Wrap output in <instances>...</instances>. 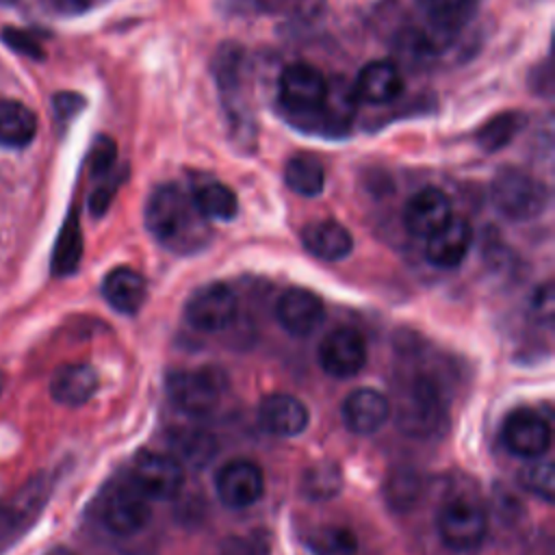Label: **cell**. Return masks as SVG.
<instances>
[{
	"instance_id": "obj_1",
	"label": "cell",
	"mask_w": 555,
	"mask_h": 555,
	"mask_svg": "<svg viewBox=\"0 0 555 555\" xmlns=\"http://www.w3.org/2000/svg\"><path fill=\"white\" fill-rule=\"evenodd\" d=\"M145 228L173 254H195L210 241L208 219L176 184H160L152 191L145 204Z\"/></svg>"
},
{
	"instance_id": "obj_2",
	"label": "cell",
	"mask_w": 555,
	"mask_h": 555,
	"mask_svg": "<svg viewBox=\"0 0 555 555\" xmlns=\"http://www.w3.org/2000/svg\"><path fill=\"white\" fill-rule=\"evenodd\" d=\"M397 427L410 438H434L447 427V403L438 382L427 373L412 375L397 405Z\"/></svg>"
},
{
	"instance_id": "obj_3",
	"label": "cell",
	"mask_w": 555,
	"mask_h": 555,
	"mask_svg": "<svg viewBox=\"0 0 555 555\" xmlns=\"http://www.w3.org/2000/svg\"><path fill=\"white\" fill-rule=\"evenodd\" d=\"M548 189L535 176L503 167L490 182V199L494 208L512 221H529L540 217L548 206Z\"/></svg>"
},
{
	"instance_id": "obj_4",
	"label": "cell",
	"mask_w": 555,
	"mask_h": 555,
	"mask_svg": "<svg viewBox=\"0 0 555 555\" xmlns=\"http://www.w3.org/2000/svg\"><path fill=\"white\" fill-rule=\"evenodd\" d=\"M225 384V375L217 366L184 369L169 373L167 395L182 412L191 416H206L221 401Z\"/></svg>"
},
{
	"instance_id": "obj_5",
	"label": "cell",
	"mask_w": 555,
	"mask_h": 555,
	"mask_svg": "<svg viewBox=\"0 0 555 555\" xmlns=\"http://www.w3.org/2000/svg\"><path fill=\"white\" fill-rule=\"evenodd\" d=\"M100 518L111 533L132 535L141 531L152 518L150 499L130 477L117 479L106 488L102 496Z\"/></svg>"
},
{
	"instance_id": "obj_6",
	"label": "cell",
	"mask_w": 555,
	"mask_h": 555,
	"mask_svg": "<svg viewBox=\"0 0 555 555\" xmlns=\"http://www.w3.org/2000/svg\"><path fill=\"white\" fill-rule=\"evenodd\" d=\"M488 533L486 509L466 496L451 499L438 514V535L453 551L477 548Z\"/></svg>"
},
{
	"instance_id": "obj_7",
	"label": "cell",
	"mask_w": 555,
	"mask_h": 555,
	"mask_svg": "<svg viewBox=\"0 0 555 555\" xmlns=\"http://www.w3.org/2000/svg\"><path fill=\"white\" fill-rule=\"evenodd\" d=\"M130 479L147 499L167 501L180 494L184 486V466L171 453L139 451Z\"/></svg>"
},
{
	"instance_id": "obj_8",
	"label": "cell",
	"mask_w": 555,
	"mask_h": 555,
	"mask_svg": "<svg viewBox=\"0 0 555 555\" xmlns=\"http://www.w3.org/2000/svg\"><path fill=\"white\" fill-rule=\"evenodd\" d=\"M327 78L310 63H291L280 74V102L293 117L314 113L327 93Z\"/></svg>"
},
{
	"instance_id": "obj_9",
	"label": "cell",
	"mask_w": 555,
	"mask_h": 555,
	"mask_svg": "<svg viewBox=\"0 0 555 555\" xmlns=\"http://www.w3.org/2000/svg\"><path fill=\"white\" fill-rule=\"evenodd\" d=\"M236 293L221 282L199 286L184 304L186 321L202 332H221L236 319Z\"/></svg>"
},
{
	"instance_id": "obj_10",
	"label": "cell",
	"mask_w": 555,
	"mask_h": 555,
	"mask_svg": "<svg viewBox=\"0 0 555 555\" xmlns=\"http://www.w3.org/2000/svg\"><path fill=\"white\" fill-rule=\"evenodd\" d=\"M501 440L512 455L538 460L551 449V425L538 412L518 408L505 416Z\"/></svg>"
},
{
	"instance_id": "obj_11",
	"label": "cell",
	"mask_w": 555,
	"mask_h": 555,
	"mask_svg": "<svg viewBox=\"0 0 555 555\" xmlns=\"http://www.w3.org/2000/svg\"><path fill=\"white\" fill-rule=\"evenodd\" d=\"M319 364L338 379L358 375L366 364L364 336L353 327H336L319 345Z\"/></svg>"
},
{
	"instance_id": "obj_12",
	"label": "cell",
	"mask_w": 555,
	"mask_h": 555,
	"mask_svg": "<svg viewBox=\"0 0 555 555\" xmlns=\"http://www.w3.org/2000/svg\"><path fill=\"white\" fill-rule=\"evenodd\" d=\"M217 496L225 507L243 509L254 505L264 492V477L258 464L251 460H230L215 477Z\"/></svg>"
},
{
	"instance_id": "obj_13",
	"label": "cell",
	"mask_w": 555,
	"mask_h": 555,
	"mask_svg": "<svg viewBox=\"0 0 555 555\" xmlns=\"http://www.w3.org/2000/svg\"><path fill=\"white\" fill-rule=\"evenodd\" d=\"M278 323L293 336L312 334L325 319V306L308 288H286L275 304Z\"/></svg>"
},
{
	"instance_id": "obj_14",
	"label": "cell",
	"mask_w": 555,
	"mask_h": 555,
	"mask_svg": "<svg viewBox=\"0 0 555 555\" xmlns=\"http://www.w3.org/2000/svg\"><path fill=\"white\" fill-rule=\"evenodd\" d=\"M451 202L449 197L436 189V186H425L416 191L405 208H403V225L412 236L427 238L436 230H440L449 219H451Z\"/></svg>"
},
{
	"instance_id": "obj_15",
	"label": "cell",
	"mask_w": 555,
	"mask_h": 555,
	"mask_svg": "<svg viewBox=\"0 0 555 555\" xmlns=\"http://www.w3.org/2000/svg\"><path fill=\"white\" fill-rule=\"evenodd\" d=\"M310 414L308 408L293 395L275 392L260 401L258 423L264 431L280 438L299 436L308 427Z\"/></svg>"
},
{
	"instance_id": "obj_16",
	"label": "cell",
	"mask_w": 555,
	"mask_h": 555,
	"mask_svg": "<svg viewBox=\"0 0 555 555\" xmlns=\"http://www.w3.org/2000/svg\"><path fill=\"white\" fill-rule=\"evenodd\" d=\"M343 423L358 436L377 431L390 416L388 399L375 388H356L343 401Z\"/></svg>"
},
{
	"instance_id": "obj_17",
	"label": "cell",
	"mask_w": 555,
	"mask_h": 555,
	"mask_svg": "<svg viewBox=\"0 0 555 555\" xmlns=\"http://www.w3.org/2000/svg\"><path fill=\"white\" fill-rule=\"evenodd\" d=\"M473 228L464 217H451L440 230L427 236L425 256L438 269H455L468 254Z\"/></svg>"
},
{
	"instance_id": "obj_18",
	"label": "cell",
	"mask_w": 555,
	"mask_h": 555,
	"mask_svg": "<svg viewBox=\"0 0 555 555\" xmlns=\"http://www.w3.org/2000/svg\"><path fill=\"white\" fill-rule=\"evenodd\" d=\"M356 91L349 89L345 82H327V93L325 100L321 102V106L301 117V119H317V128L314 132L327 134V137H343L353 119L356 113Z\"/></svg>"
},
{
	"instance_id": "obj_19",
	"label": "cell",
	"mask_w": 555,
	"mask_h": 555,
	"mask_svg": "<svg viewBox=\"0 0 555 555\" xmlns=\"http://www.w3.org/2000/svg\"><path fill=\"white\" fill-rule=\"evenodd\" d=\"M356 95L369 104H388L397 100L403 91V76L397 63L377 59L366 63L353 87Z\"/></svg>"
},
{
	"instance_id": "obj_20",
	"label": "cell",
	"mask_w": 555,
	"mask_h": 555,
	"mask_svg": "<svg viewBox=\"0 0 555 555\" xmlns=\"http://www.w3.org/2000/svg\"><path fill=\"white\" fill-rule=\"evenodd\" d=\"M102 295L113 310L134 314L141 310L147 297V282L137 269L115 267L102 280Z\"/></svg>"
},
{
	"instance_id": "obj_21",
	"label": "cell",
	"mask_w": 555,
	"mask_h": 555,
	"mask_svg": "<svg viewBox=\"0 0 555 555\" xmlns=\"http://www.w3.org/2000/svg\"><path fill=\"white\" fill-rule=\"evenodd\" d=\"M98 390V373L85 362L63 364L54 371L50 382V392L56 403L78 408L87 403Z\"/></svg>"
},
{
	"instance_id": "obj_22",
	"label": "cell",
	"mask_w": 555,
	"mask_h": 555,
	"mask_svg": "<svg viewBox=\"0 0 555 555\" xmlns=\"http://www.w3.org/2000/svg\"><path fill=\"white\" fill-rule=\"evenodd\" d=\"M301 241H304V247L312 256L327 260V262L343 260L353 249L351 232L334 219H321V221L308 223L301 230Z\"/></svg>"
},
{
	"instance_id": "obj_23",
	"label": "cell",
	"mask_w": 555,
	"mask_h": 555,
	"mask_svg": "<svg viewBox=\"0 0 555 555\" xmlns=\"http://www.w3.org/2000/svg\"><path fill=\"white\" fill-rule=\"evenodd\" d=\"M37 132L35 113L17 100H0V147H26Z\"/></svg>"
},
{
	"instance_id": "obj_24",
	"label": "cell",
	"mask_w": 555,
	"mask_h": 555,
	"mask_svg": "<svg viewBox=\"0 0 555 555\" xmlns=\"http://www.w3.org/2000/svg\"><path fill=\"white\" fill-rule=\"evenodd\" d=\"M169 447L173 451L171 455L178 462H186L195 468L206 466L217 453V440L212 438V434L195 427H184L173 431L169 436Z\"/></svg>"
},
{
	"instance_id": "obj_25",
	"label": "cell",
	"mask_w": 555,
	"mask_h": 555,
	"mask_svg": "<svg viewBox=\"0 0 555 555\" xmlns=\"http://www.w3.org/2000/svg\"><path fill=\"white\" fill-rule=\"evenodd\" d=\"M284 180L291 191L314 197L323 191L325 184V169L321 160L312 154H295L286 160L284 167Z\"/></svg>"
},
{
	"instance_id": "obj_26",
	"label": "cell",
	"mask_w": 555,
	"mask_h": 555,
	"mask_svg": "<svg viewBox=\"0 0 555 555\" xmlns=\"http://www.w3.org/2000/svg\"><path fill=\"white\" fill-rule=\"evenodd\" d=\"M423 494V477L412 466H397L388 473L384 483L386 503L395 512H410Z\"/></svg>"
},
{
	"instance_id": "obj_27",
	"label": "cell",
	"mask_w": 555,
	"mask_h": 555,
	"mask_svg": "<svg viewBox=\"0 0 555 555\" xmlns=\"http://www.w3.org/2000/svg\"><path fill=\"white\" fill-rule=\"evenodd\" d=\"M195 208L202 212L206 219H219V221H230L238 212V199L234 191L221 182H206L195 189L191 195Z\"/></svg>"
},
{
	"instance_id": "obj_28",
	"label": "cell",
	"mask_w": 555,
	"mask_h": 555,
	"mask_svg": "<svg viewBox=\"0 0 555 555\" xmlns=\"http://www.w3.org/2000/svg\"><path fill=\"white\" fill-rule=\"evenodd\" d=\"M299 490L310 501H327L334 499L343 490V473L338 464L323 460L308 466L301 475Z\"/></svg>"
},
{
	"instance_id": "obj_29",
	"label": "cell",
	"mask_w": 555,
	"mask_h": 555,
	"mask_svg": "<svg viewBox=\"0 0 555 555\" xmlns=\"http://www.w3.org/2000/svg\"><path fill=\"white\" fill-rule=\"evenodd\" d=\"M525 124V115L518 111H505L488 119L475 134L477 145L483 152H499L518 134V130Z\"/></svg>"
},
{
	"instance_id": "obj_30",
	"label": "cell",
	"mask_w": 555,
	"mask_h": 555,
	"mask_svg": "<svg viewBox=\"0 0 555 555\" xmlns=\"http://www.w3.org/2000/svg\"><path fill=\"white\" fill-rule=\"evenodd\" d=\"M312 555H358V538L351 529L330 525L310 535Z\"/></svg>"
},
{
	"instance_id": "obj_31",
	"label": "cell",
	"mask_w": 555,
	"mask_h": 555,
	"mask_svg": "<svg viewBox=\"0 0 555 555\" xmlns=\"http://www.w3.org/2000/svg\"><path fill=\"white\" fill-rule=\"evenodd\" d=\"M82 251V238H80V225L76 219V212H72L61 230L52 267L56 273H72L80 260Z\"/></svg>"
},
{
	"instance_id": "obj_32",
	"label": "cell",
	"mask_w": 555,
	"mask_h": 555,
	"mask_svg": "<svg viewBox=\"0 0 555 555\" xmlns=\"http://www.w3.org/2000/svg\"><path fill=\"white\" fill-rule=\"evenodd\" d=\"M525 490L538 494L544 501H553L555 494V468L548 460H535L518 475Z\"/></svg>"
},
{
	"instance_id": "obj_33",
	"label": "cell",
	"mask_w": 555,
	"mask_h": 555,
	"mask_svg": "<svg viewBox=\"0 0 555 555\" xmlns=\"http://www.w3.org/2000/svg\"><path fill=\"white\" fill-rule=\"evenodd\" d=\"M269 551H271V540L264 531L232 535L219 548L221 555H269Z\"/></svg>"
},
{
	"instance_id": "obj_34",
	"label": "cell",
	"mask_w": 555,
	"mask_h": 555,
	"mask_svg": "<svg viewBox=\"0 0 555 555\" xmlns=\"http://www.w3.org/2000/svg\"><path fill=\"white\" fill-rule=\"evenodd\" d=\"M115 158H117L115 141L111 137H104V134L98 137L91 145V152H89V171H91V176L102 178L108 171H113Z\"/></svg>"
},
{
	"instance_id": "obj_35",
	"label": "cell",
	"mask_w": 555,
	"mask_h": 555,
	"mask_svg": "<svg viewBox=\"0 0 555 555\" xmlns=\"http://www.w3.org/2000/svg\"><path fill=\"white\" fill-rule=\"evenodd\" d=\"M418 7L431 17L436 24L451 26L466 9L468 0H416Z\"/></svg>"
},
{
	"instance_id": "obj_36",
	"label": "cell",
	"mask_w": 555,
	"mask_h": 555,
	"mask_svg": "<svg viewBox=\"0 0 555 555\" xmlns=\"http://www.w3.org/2000/svg\"><path fill=\"white\" fill-rule=\"evenodd\" d=\"M529 310L531 317L542 323V325H551L553 323V314H555V293H553V284L544 282L540 284L529 301Z\"/></svg>"
},
{
	"instance_id": "obj_37",
	"label": "cell",
	"mask_w": 555,
	"mask_h": 555,
	"mask_svg": "<svg viewBox=\"0 0 555 555\" xmlns=\"http://www.w3.org/2000/svg\"><path fill=\"white\" fill-rule=\"evenodd\" d=\"M102 178H104V182L91 193V199H89V208H91L93 215L106 212V208L111 206V199H113L117 186H119L121 180H124V176H119V171H117V173L108 171V173L102 176Z\"/></svg>"
},
{
	"instance_id": "obj_38",
	"label": "cell",
	"mask_w": 555,
	"mask_h": 555,
	"mask_svg": "<svg viewBox=\"0 0 555 555\" xmlns=\"http://www.w3.org/2000/svg\"><path fill=\"white\" fill-rule=\"evenodd\" d=\"M2 41L7 46H11L13 50H17L20 54H28V56H35V59H41L43 56V50L41 46L37 43V39L24 30H17L13 26L4 28L2 30Z\"/></svg>"
},
{
	"instance_id": "obj_39",
	"label": "cell",
	"mask_w": 555,
	"mask_h": 555,
	"mask_svg": "<svg viewBox=\"0 0 555 555\" xmlns=\"http://www.w3.org/2000/svg\"><path fill=\"white\" fill-rule=\"evenodd\" d=\"M85 100L78 93L72 91H63L54 95V111L59 119H72L80 108H82Z\"/></svg>"
},
{
	"instance_id": "obj_40",
	"label": "cell",
	"mask_w": 555,
	"mask_h": 555,
	"mask_svg": "<svg viewBox=\"0 0 555 555\" xmlns=\"http://www.w3.org/2000/svg\"><path fill=\"white\" fill-rule=\"evenodd\" d=\"M46 555H76V553H72V551L65 548V546H54V548H50Z\"/></svg>"
},
{
	"instance_id": "obj_41",
	"label": "cell",
	"mask_w": 555,
	"mask_h": 555,
	"mask_svg": "<svg viewBox=\"0 0 555 555\" xmlns=\"http://www.w3.org/2000/svg\"><path fill=\"white\" fill-rule=\"evenodd\" d=\"M2 388H4V375H2V371H0V395H2Z\"/></svg>"
}]
</instances>
